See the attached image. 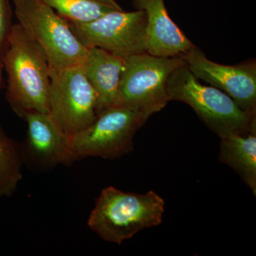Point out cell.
Masks as SVG:
<instances>
[{
  "label": "cell",
  "mask_w": 256,
  "mask_h": 256,
  "mask_svg": "<svg viewBox=\"0 0 256 256\" xmlns=\"http://www.w3.org/2000/svg\"><path fill=\"white\" fill-rule=\"evenodd\" d=\"M8 74L6 99L22 118L50 112V66L46 55L18 24L12 25L1 58Z\"/></svg>",
  "instance_id": "1"
},
{
  "label": "cell",
  "mask_w": 256,
  "mask_h": 256,
  "mask_svg": "<svg viewBox=\"0 0 256 256\" xmlns=\"http://www.w3.org/2000/svg\"><path fill=\"white\" fill-rule=\"evenodd\" d=\"M164 212V200L156 192L141 194L108 186L96 198L88 226L106 242L120 245L138 232L159 226Z\"/></svg>",
  "instance_id": "2"
},
{
  "label": "cell",
  "mask_w": 256,
  "mask_h": 256,
  "mask_svg": "<svg viewBox=\"0 0 256 256\" xmlns=\"http://www.w3.org/2000/svg\"><path fill=\"white\" fill-rule=\"evenodd\" d=\"M166 90L170 101L188 104L220 138L246 134L256 129V116L242 110L220 89L202 85L186 63L170 76Z\"/></svg>",
  "instance_id": "3"
},
{
  "label": "cell",
  "mask_w": 256,
  "mask_h": 256,
  "mask_svg": "<svg viewBox=\"0 0 256 256\" xmlns=\"http://www.w3.org/2000/svg\"><path fill=\"white\" fill-rule=\"evenodd\" d=\"M15 15L24 31L46 55L50 68L60 70L82 65L88 48L66 20L44 0H13Z\"/></svg>",
  "instance_id": "4"
},
{
  "label": "cell",
  "mask_w": 256,
  "mask_h": 256,
  "mask_svg": "<svg viewBox=\"0 0 256 256\" xmlns=\"http://www.w3.org/2000/svg\"><path fill=\"white\" fill-rule=\"evenodd\" d=\"M185 63L182 56H156L148 53L128 57L120 80L117 106L136 109L149 119L170 102L168 78Z\"/></svg>",
  "instance_id": "5"
},
{
  "label": "cell",
  "mask_w": 256,
  "mask_h": 256,
  "mask_svg": "<svg viewBox=\"0 0 256 256\" xmlns=\"http://www.w3.org/2000/svg\"><path fill=\"white\" fill-rule=\"evenodd\" d=\"M148 120L132 108L111 107L99 112L88 127L69 137L70 148L78 160L117 159L132 152L134 136Z\"/></svg>",
  "instance_id": "6"
},
{
  "label": "cell",
  "mask_w": 256,
  "mask_h": 256,
  "mask_svg": "<svg viewBox=\"0 0 256 256\" xmlns=\"http://www.w3.org/2000/svg\"><path fill=\"white\" fill-rule=\"evenodd\" d=\"M50 112L68 137L88 127L97 117V96L82 65L50 68Z\"/></svg>",
  "instance_id": "7"
},
{
  "label": "cell",
  "mask_w": 256,
  "mask_h": 256,
  "mask_svg": "<svg viewBox=\"0 0 256 256\" xmlns=\"http://www.w3.org/2000/svg\"><path fill=\"white\" fill-rule=\"evenodd\" d=\"M68 24L86 48L97 47L124 58L146 53V16L143 10L112 12L89 23Z\"/></svg>",
  "instance_id": "8"
},
{
  "label": "cell",
  "mask_w": 256,
  "mask_h": 256,
  "mask_svg": "<svg viewBox=\"0 0 256 256\" xmlns=\"http://www.w3.org/2000/svg\"><path fill=\"white\" fill-rule=\"evenodd\" d=\"M182 58L198 80L206 82L230 96L242 110L256 116V63L254 60L226 66L208 60L198 47Z\"/></svg>",
  "instance_id": "9"
},
{
  "label": "cell",
  "mask_w": 256,
  "mask_h": 256,
  "mask_svg": "<svg viewBox=\"0 0 256 256\" xmlns=\"http://www.w3.org/2000/svg\"><path fill=\"white\" fill-rule=\"evenodd\" d=\"M22 118L28 124L26 140L20 146L23 161L40 169H50L58 165L70 166L78 160L68 136L52 114L32 111Z\"/></svg>",
  "instance_id": "10"
},
{
  "label": "cell",
  "mask_w": 256,
  "mask_h": 256,
  "mask_svg": "<svg viewBox=\"0 0 256 256\" xmlns=\"http://www.w3.org/2000/svg\"><path fill=\"white\" fill-rule=\"evenodd\" d=\"M132 4L146 14V53L156 56H183L196 46L170 18L164 0H132Z\"/></svg>",
  "instance_id": "11"
},
{
  "label": "cell",
  "mask_w": 256,
  "mask_h": 256,
  "mask_svg": "<svg viewBox=\"0 0 256 256\" xmlns=\"http://www.w3.org/2000/svg\"><path fill=\"white\" fill-rule=\"evenodd\" d=\"M126 58L102 48H88L82 69L97 96V114L117 106L120 80Z\"/></svg>",
  "instance_id": "12"
},
{
  "label": "cell",
  "mask_w": 256,
  "mask_h": 256,
  "mask_svg": "<svg viewBox=\"0 0 256 256\" xmlns=\"http://www.w3.org/2000/svg\"><path fill=\"white\" fill-rule=\"evenodd\" d=\"M220 159L240 176L256 196V129L220 138Z\"/></svg>",
  "instance_id": "13"
},
{
  "label": "cell",
  "mask_w": 256,
  "mask_h": 256,
  "mask_svg": "<svg viewBox=\"0 0 256 256\" xmlns=\"http://www.w3.org/2000/svg\"><path fill=\"white\" fill-rule=\"evenodd\" d=\"M68 22L89 23L116 11H122L116 0H44Z\"/></svg>",
  "instance_id": "14"
},
{
  "label": "cell",
  "mask_w": 256,
  "mask_h": 256,
  "mask_svg": "<svg viewBox=\"0 0 256 256\" xmlns=\"http://www.w3.org/2000/svg\"><path fill=\"white\" fill-rule=\"evenodd\" d=\"M21 148L11 138H0V198L14 194L22 178Z\"/></svg>",
  "instance_id": "15"
},
{
  "label": "cell",
  "mask_w": 256,
  "mask_h": 256,
  "mask_svg": "<svg viewBox=\"0 0 256 256\" xmlns=\"http://www.w3.org/2000/svg\"><path fill=\"white\" fill-rule=\"evenodd\" d=\"M12 25L9 2L0 0V62Z\"/></svg>",
  "instance_id": "16"
},
{
  "label": "cell",
  "mask_w": 256,
  "mask_h": 256,
  "mask_svg": "<svg viewBox=\"0 0 256 256\" xmlns=\"http://www.w3.org/2000/svg\"><path fill=\"white\" fill-rule=\"evenodd\" d=\"M2 65L1 62H0V89H1L2 85ZM6 136L4 134V131H3L2 128L0 126V138H4Z\"/></svg>",
  "instance_id": "17"
}]
</instances>
